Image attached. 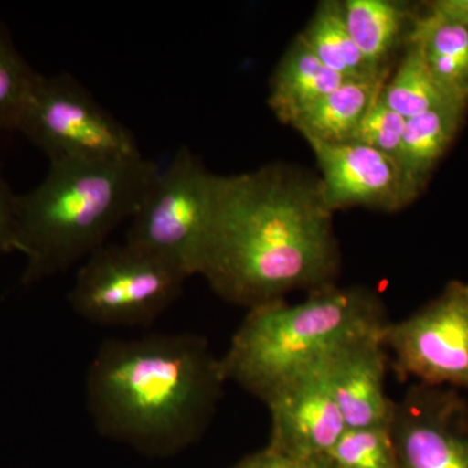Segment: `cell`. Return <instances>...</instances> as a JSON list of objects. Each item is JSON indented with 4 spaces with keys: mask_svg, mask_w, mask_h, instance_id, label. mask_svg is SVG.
Returning <instances> with one entry per match:
<instances>
[{
    "mask_svg": "<svg viewBox=\"0 0 468 468\" xmlns=\"http://www.w3.org/2000/svg\"><path fill=\"white\" fill-rule=\"evenodd\" d=\"M289 468H337L335 466L334 462L328 455H323V457L313 458V460L294 462V463H289Z\"/></svg>",
    "mask_w": 468,
    "mask_h": 468,
    "instance_id": "26",
    "label": "cell"
},
{
    "mask_svg": "<svg viewBox=\"0 0 468 468\" xmlns=\"http://www.w3.org/2000/svg\"><path fill=\"white\" fill-rule=\"evenodd\" d=\"M380 98L406 120L427 112L452 100L436 81L420 48L408 42L393 75L388 77L381 89Z\"/></svg>",
    "mask_w": 468,
    "mask_h": 468,
    "instance_id": "18",
    "label": "cell"
},
{
    "mask_svg": "<svg viewBox=\"0 0 468 468\" xmlns=\"http://www.w3.org/2000/svg\"><path fill=\"white\" fill-rule=\"evenodd\" d=\"M427 11L468 27V0H436L427 5Z\"/></svg>",
    "mask_w": 468,
    "mask_h": 468,
    "instance_id": "24",
    "label": "cell"
},
{
    "mask_svg": "<svg viewBox=\"0 0 468 468\" xmlns=\"http://www.w3.org/2000/svg\"><path fill=\"white\" fill-rule=\"evenodd\" d=\"M383 332L362 335L326 359L329 384L346 428L393 426L397 402L385 387L390 363Z\"/></svg>",
    "mask_w": 468,
    "mask_h": 468,
    "instance_id": "12",
    "label": "cell"
},
{
    "mask_svg": "<svg viewBox=\"0 0 468 468\" xmlns=\"http://www.w3.org/2000/svg\"><path fill=\"white\" fill-rule=\"evenodd\" d=\"M289 463L291 462L280 457L266 446L261 451L249 455L232 468H289Z\"/></svg>",
    "mask_w": 468,
    "mask_h": 468,
    "instance_id": "25",
    "label": "cell"
},
{
    "mask_svg": "<svg viewBox=\"0 0 468 468\" xmlns=\"http://www.w3.org/2000/svg\"><path fill=\"white\" fill-rule=\"evenodd\" d=\"M226 383L202 335L111 338L86 372V408L101 436L146 454H175L207 431Z\"/></svg>",
    "mask_w": 468,
    "mask_h": 468,
    "instance_id": "2",
    "label": "cell"
},
{
    "mask_svg": "<svg viewBox=\"0 0 468 468\" xmlns=\"http://www.w3.org/2000/svg\"><path fill=\"white\" fill-rule=\"evenodd\" d=\"M218 175L187 146L159 169L131 220L125 242L165 261L181 275L199 276L217 208Z\"/></svg>",
    "mask_w": 468,
    "mask_h": 468,
    "instance_id": "5",
    "label": "cell"
},
{
    "mask_svg": "<svg viewBox=\"0 0 468 468\" xmlns=\"http://www.w3.org/2000/svg\"><path fill=\"white\" fill-rule=\"evenodd\" d=\"M389 322L371 289L323 286L300 303L280 300L248 310L220 358L221 369L227 383L264 403L289 378Z\"/></svg>",
    "mask_w": 468,
    "mask_h": 468,
    "instance_id": "4",
    "label": "cell"
},
{
    "mask_svg": "<svg viewBox=\"0 0 468 468\" xmlns=\"http://www.w3.org/2000/svg\"><path fill=\"white\" fill-rule=\"evenodd\" d=\"M325 362L289 378L264 401L271 420L267 448L292 463L328 455L347 430Z\"/></svg>",
    "mask_w": 468,
    "mask_h": 468,
    "instance_id": "9",
    "label": "cell"
},
{
    "mask_svg": "<svg viewBox=\"0 0 468 468\" xmlns=\"http://www.w3.org/2000/svg\"><path fill=\"white\" fill-rule=\"evenodd\" d=\"M17 194L12 192L0 172V255L16 252L15 226H16Z\"/></svg>",
    "mask_w": 468,
    "mask_h": 468,
    "instance_id": "23",
    "label": "cell"
},
{
    "mask_svg": "<svg viewBox=\"0 0 468 468\" xmlns=\"http://www.w3.org/2000/svg\"><path fill=\"white\" fill-rule=\"evenodd\" d=\"M406 122L408 120L405 117L390 109L378 95L377 101L360 122L351 143L371 147L396 160L399 165Z\"/></svg>",
    "mask_w": 468,
    "mask_h": 468,
    "instance_id": "22",
    "label": "cell"
},
{
    "mask_svg": "<svg viewBox=\"0 0 468 468\" xmlns=\"http://www.w3.org/2000/svg\"><path fill=\"white\" fill-rule=\"evenodd\" d=\"M319 176L289 163L218 175L199 276L246 310L335 284L341 251Z\"/></svg>",
    "mask_w": 468,
    "mask_h": 468,
    "instance_id": "1",
    "label": "cell"
},
{
    "mask_svg": "<svg viewBox=\"0 0 468 468\" xmlns=\"http://www.w3.org/2000/svg\"><path fill=\"white\" fill-rule=\"evenodd\" d=\"M186 280L129 243L104 245L80 268L68 301L91 324L146 325L178 300Z\"/></svg>",
    "mask_w": 468,
    "mask_h": 468,
    "instance_id": "6",
    "label": "cell"
},
{
    "mask_svg": "<svg viewBox=\"0 0 468 468\" xmlns=\"http://www.w3.org/2000/svg\"><path fill=\"white\" fill-rule=\"evenodd\" d=\"M392 433L399 468H468V406L452 389L414 385Z\"/></svg>",
    "mask_w": 468,
    "mask_h": 468,
    "instance_id": "10",
    "label": "cell"
},
{
    "mask_svg": "<svg viewBox=\"0 0 468 468\" xmlns=\"http://www.w3.org/2000/svg\"><path fill=\"white\" fill-rule=\"evenodd\" d=\"M383 343L401 380L468 390V282L454 280L408 318L388 323Z\"/></svg>",
    "mask_w": 468,
    "mask_h": 468,
    "instance_id": "8",
    "label": "cell"
},
{
    "mask_svg": "<svg viewBox=\"0 0 468 468\" xmlns=\"http://www.w3.org/2000/svg\"><path fill=\"white\" fill-rule=\"evenodd\" d=\"M346 81L350 80L324 66L298 34L271 76L268 106L282 124L292 126L316 101Z\"/></svg>",
    "mask_w": 468,
    "mask_h": 468,
    "instance_id": "13",
    "label": "cell"
},
{
    "mask_svg": "<svg viewBox=\"0 0 468 468\" xmlns=\"http://www.w3.org/2000/svg\"><path fill=\"white\" fill-rule=\"evenodd\" d=\"M328 457L337 468H399L392 427L347 428Z\"/></svg>",
    "mask_w": 468,
    "mask_h": 468,
    "instance_id": "19",
    "label": "cell"
},
{
    "mask_svg": "<svg viewBox=\"0 0 468 468\" xmlns=\"http://www.w3.org/2000/svg\"><path fill=\"white\" fill-rule=\"evenodd\" d=\"M385 81L344 82L298 117L292 128L309 144L351 143Z\"/></svg>",
    "mask_w": 468,
    "mask_h": 468,
    "instance_id": "16",
    "label": "cell"
},
{
    "mask_svg": "<svg viewBox=\"0 0 468 468\" xmlns=\"http://www.w3.org/2000/svg\"><path fill=\"white\" fill-rule=\"evenodd\" d=\"M345 20L351 38L369 66L390 76L399 51L406 48L417 15L405 3L346 0Z\"/></svg>",
    "mask_w": 468,
    "mask_h": 468,
    "instance_id": "14",
    "label": "cell"
},
{
    "mask_svg": "<svg viewBox=\"0 0 468 468\" xmlns=\"http://www.w3.org/2000/svg\"><path fill=\"white\" fill-rule=\"evenodd\" d=\"M322 175L323 190L332 211L366 207L397 212L409 206L401 165L356 143L311 144Z\"/></svg>",
    "mask_w": 468,
    "mask_h": 468,
    "instance_id": "11",
    "label": "cell"
},
{
    "mask_svg": "<svg viewBox=\"0 0 468 468\" xmlns=\"http://www.w3.org/2000/svg\"><path fill=\"white\" fill-rule=\"evenodd\" d=\"M427 57L454 58L468 63V27L426 12L415 16L409 41Z\"/></svg>",
    "mask_w": 468,
    "mask_h": 468,
    "instance_id": "21",
    "label": "cell"
},
{
    "mask_svg": "<svg viewBox=\"0 0 468 468\" xmlns=\"http://www.w3.org/2000/svg\"><path fill=\"white\" fill-rule=\"evenodd\" d=\"M17 132L48 162L143 156L133 133L68 73H38Z\"/></svg>",
    "mask_w": 468,
    "mask_h": 468,
    "instance_id": "7",
    "label": "cell"
},
{
    "mask_svg": "<svg viewBox=\"0 0 468 468\" xmlns=\"http://www.w3.org/2000/svg\"><path fill=\"white\" fill-rule=\"evenodd\" d=\"M300 37L324 66L344 79L384 81L389 77L378 73L360 54L347 29L343 2H320Z\"/></svg>",
    "mask_w": 468,
    "mask_h": 468,
    "instance_id": "17",
    "label": "cell"
},
{
    "mask_svg": "<svg viewBox=\"0 0 468 468\" xmlns=\"http://www.w3.org/2000/svg\"><path fill=\"white\" fill-rule=\"evenodd\" d=\"M467 109L468 100H452L406 122L399 165L409 203L426 186L431 172L460 131Z\"/></svg>",
    "mask_w": 468,
    "mask_h": 468,
    "instance_id": "15",
    "label": "cell"
},
{
    "mask_svg": "<svg viewBox=\"0 0 468 468\" xmlns=\"http://www.w3.org/2000/svg\"><path fill=\"white\" fill-rule=\"evenodd\" d=\"M37 76L0 27V132H17Z\"/></svg>",
    "mask_w": 468,
    "mask_h": 468,
    "instance_id": "20",
    "label": "cell"
},
{
    "mask_svg": "<svg viewBox=\"0 0 468 468\" xmlns=\"http://www.w3.org/2000/svg\"><path fill=\"white\" fill-rule=\"evenodd\" d=\"M159 169L144 155L50 162L42 183L16 198L21 284H38L106 245L140 207Z\"/></svg>",
    "mask_w": 468,
    "mask_h": 468,
    "instance_id": "3",
    "label": "cell"
}]
</instances>
